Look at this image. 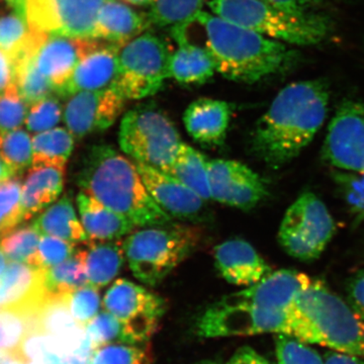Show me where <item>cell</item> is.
<instances>
[{"label": "cell", "mask_w": 364, "mask_h": 364, "mask_svg": "<svg viewBox=\"0 0 364 364\" xmlns=\"http://www.w3.org/2000/svg\"><path fill=\"white\" fill-rule=\"evenodd\" d=\"M329 90L318 80L286 86L258 119L251 134V151L273 169L293 161L310 145L328 114Z\"/></svg>", "instance_id": "cell-1"}, {"label": "cell", "mask_w": 364, "mask_h": 364, "mask_svg": "<svg viewBox=\"0 0 364 364\" xmlns=\"http://www.w3.org/2000/svg\"><path fill=\"white\" fill-rule=\"evenodd\" d=\"M83 193L138 227L159 226L172 218L151 198L135 163L112 146L95 145L83 157L77 174Z\"/></svg>", "instance_id": "cell-2"}, {"label": "cell", "mask_w": 364, "mask_h": 364, "mask_svg": "<svg viewBox=\"0 0 364 364\" xmlns=\"http://www.w3.org/2000/svg\"><path fill=\"white\" fill-rule=\"evenodd\" d=\"M195 21L205 28V47L217 71L230 80L254 83L286 70L294 52L284 43L202 11Z\"/></svg>", "instance_id": "cell-3"}, {"label": "cell", "mask_w": 364, "mask_h": 364, "mask_svg": "<svg viewBox=\"0 0 364 364\" xmlns=\"http://www.w3.org/2000/svg\"><path fill=\"white\" fill-rule=\"evenodd\" d=\"M289 335L364 358V321L318 279H313L294 301Z\"/></svg>", "instance_id": "cell-4"}, {"label": "cell", "mask_w": 364, "mask_h": 364, "mask_svg": "<svg viewBox=\"0 0 364 364\" xmlns=\"http://www.w3.org/2000/svg\"><path fill=\"white\" fill-rule=\"evenodd\" d=\"M200 238L202 232L193 226L170 223L151 226L129 234L124 254L136 279L154 287L193 253Z\"/></svg>", "instance_id": "cell-5"}, {"label": "cell", "mask_w": 364, "mask_h": 364, "mask_svg": "<svg viewBox=\"0 0 364 364\" xmlns=\"http://www.w3.org/2000/svg\"><path fill=\"white\" fill-rule=\"evenodd\" d=\"M208 6L223 20L284 44H318L329 32L324 18L291 16L263 0H212Z\"/></svg>", "instance_id": "cell-6"}, {"label": "cell", "mask_w": 364, "mask_h": 364, "mask_svg": "<svg viewBox=\"0 0 364 364\" xmlns=\"http://www.w3.org/2000/svg\"><path fill=\"white\" fill-rule=\"evenodd\" d=\"M119 143L134 161L165 172L183 142L169 117L154 102H148L124 114Z\"/></svg>", "instance_id": "cell-7"}, {"label": "cell", "mask_w": 364, "mask_h": 364, "mask_svg": "<svg viewBox=\"0 0 364 364\" xmlns=\"http://www.w3.org/2000/svg\"><path fill=\"white\" fill-rule=\"evenodd\" d=\"M172 51L168 44L152 33L124 44L119 53V71L114 85L127 100L152 97L170 77Z\"/></svg>", "instance_id": "cell-8"}, {"label": "cell", "mask_w": 364, "mask_h": 364, "mask_svg": "<svg viewBox=\"0 0 364 364\" xmlns=\"http://www.w3.org/2000/svg\"><path fill=\"white\" fill-rule=\"evenodd\" d=\"M336 226L329 210L315 193L306 191L284 215L279 242L291 257L304 262L318 259L334 237Z\"/></svg>", "instance_id": "cell-9"}, {"label": "cell", "mask_w": 364, "mask_h": 364, "mask_svg": "<svg viewBox=\"0 0 364 364\" xmlns=\"http://www.w3.org/2000/svg\"><path fill=\"white\" fill-rule=\"evenodd\" d=\"M291 312L263 310L225 296L203 312L196 323V332L203 338L252 336L274 333L289 334Z\"/></svg>", "instance_id": "cell-10"}, {"label": "cell", "mask_w": 364, "mask_h": 364, "mask_svg": "<svg viewBox=\"0 0 364 364\" xmlns=\"http://www.w3.org/2000/svg\"><path fill=\"white\" fill-rule=\"evenodd\" d=\"M102 305L121 322L131 344L148 341L166 310L161 296L124 279L116 280L107 289Z\"/></svg>", "instance_id": "cell-11"}, {"label": "cell", "mask_w": 364, "mask_h": 364, "mask_svg": "<svg viewBox=\"0 0 364 364\" xmlns=\"http://www.w3.org/2000/svg\"><path fill=\"white\" fill-rule=\"evenodd\" d=\"M105 0H25L28 26L49 36L95 38Z\"/></svg>", "instance_id": "cell-12"}, {"label": "cell", "mask_w": 364, "mask_h": 364, "mask_svg": "<svg viewBox=\"0 0 364 364\" xmlns=\"http://www.w3.org/2000/svg\"><path fill=\"white\" fill-rule=\"evenodd\" d=\"M323 157L339 171L364 172V105L353 100L340 105L328 127Z\"/></svg>", "instance_id": "cell-13"}, {"label": "cell", "mask_w": 364, "mask_h": 364, "mask_svg": "<svg viewBox=\"0 0 364 364\" xmlns=\"http://www.w3.org/2000/svg\"><path fill=\"white\" fill-rule=\"evenodd\" d=\"M126 100L116 85L71 95L64 111L67 130L76 139L107 130L124 111Z\"/></svg>", "instance_id": "cell-14"}, {"label": "cell", "mask_w": 364, "mask_h": 364, "mask_svg": "<svg viewBox=\"0 0 364 364\" xmlns=\"http://www.w3.org/2000/svg\"><path fill=\"white\" fill-rule=\"evenodd\" d=\"M212 200L240 208L252 210L268 195L267 182L247 165L235 160H208Z\"/></svg>", "instance_id": "cell-15"}, {"label": "cell", "mask_w": 364, "mask_h": 364, "mask_svg": "<svg viewBox=\"0 0 364 364\" xmlns=\"http://www.w3.org/2000/svg\"><path fill=\"white\" fill-rule=\"evenodd\" d=\"M135 164L151 198L170 217L184 221H202L205 200L193 189L161 170L142 163Z\"/></svg>", "instance_id": "cell-16"}, {"label": "cell", "mask_w": 364, "mask_h": 364, "mask_svg": "<svg viewBox=\"0 0 364 364\" xmlns=\"http://www.w3.org/2000/svg\"><path fill=\"white\" fill-rule=\"evenodd\" d=\"M312 280L306 273L280 269L268 273L253 286L230 294L227 298L263 310L289 313L299 294Z\"/></svg>", "instance_id": "cell-17"}, {"label": "cell", "mask_w": 364, "mask_h": 364, "mask_svg": "<svg viewBox=\"0 0 364 364\" xmlns=\"http://www.w3.org/2000/svg\"><path fill=\"white\" fill-rule=\"evenodd\" d=\"M95 38L49 36L38 51L37 65L51 81L55 93L63 87L86 55L100 45Z\"/></svg>", "instance_id": "cell-18"}, {"label": "cell", "mask_w": 364, "mask_h": 364, "mask_svg": "<svg viewBox=\"0 0 364 364\" xmlns=\"http://www.w3.org/2000/svg\"><path fill=\"white\" fill-rule=\"evenodd\" d=\"M121 48L122 46L112 43H100L95 50L81 60L71 77L56 95L69 97L80 91L100 90L114 85L119 71Z\"/></svg>", "instance_id": "cell-19"}, {"label": "cell", "mask_w": 364, "mask_h": 364, "mask_svg": "<svg viewBox=\"0 0 364 364\" xmlns=\"http://www.w3.org/2000/svg\"><path fill=\"white\" fill-rule=\"evenodd\" d=\"M214 254L220 274L234 286H253L272 272L267 261L244 239L223 242L215 248Z\"/></svg>", "instance_id": "cell-20"}, {"label": "cell", "mask_w": 364, "mask_h": 364, "mask_svg": "<svg viewBox=\"0 0 364 364\" xmlns=\"http://www.w3.org/2000/svg\"><path fill=\"white\" fill-rule=\"evenodd\" d=\"M231 116L232 107L227 102L203 97L188 105L183 122L193 140L213 147L224 144Z\"/></svg>", "instance_id": "cell-21"}, {"label": "cell", "mask_w": 364, "mask_h": 364, "mask_svg": "<svg viewBox=\"0 0 364 364\" xmlns=\"http://www.w3.org/2000/svg\"><path fill=\"white\" fill-rule=\"evenodd\" d=\"M189 25L171 28V35L178 48L172 52L169 75L184 85H203L217 71L212 54L202 46L188 40L186 30Z\"/></svg>", "instance_id": "cell-22"}, {"label": "cell", "mask_w": 364, "mask_h": 364, "mask_svg": "<svg viewBox=\"0 0 364 364\" xmlns=\"http://www.w3.org/2000/svg\"><path fill=\"white\" fill-rule=\"evenodd\" d=\"M45 269L28 263L11 262L0 277V308L38 306L46 294Z\"/></svg>", "instance_id": "cell-23"}, {"label": "cell", "mask_w": 364, "mask_h": 364, "mask_svg": "<svg viewBox=\"0 0 364 364\" xmlns=\"http://www.w3.org/2000/svg\"><path fill=\"white\" fill-rule=\"evenodd\" d=\"M149 26L147 14L138 13L117 0H105L98 13L95 38L123 47Z\"/></svg>", "instance_id": "cell-24"}, {"label": "cell", "mask_w": 364, "mask_h": 364, "mask_svg": "<svg viewBox=\"0 0 364 364\" xmlns=\"http://www.w3.org/2000/svg\"><path fill=\"white\" fill-rule=\"evenodd\" d=\"M81 224L90 241L119 240L135 225L112 208L81 191L76 198Z\"/></svg>", "instance_id": "cell-25"}, {"label": "cell", "mask_w": 364, "mask_h": 364, "mask_svg": "<svg viewBox=\"0 0 364 364\" xmlns=\"http://www.w3.org/2000/svg\"><path fill=\"white\" fill-rule=\"evenodd\" d=\"M64 186V169L59 167H33L21 188V214L23 221L54 203Z\"/></svg>", "instance_id": "cell-26"}, {"label": "cell", "mask_w": 364, "mask_h": 364, "mask_svg": "<svg viewBox=\"0 0 364 364\" xmlns=\"http://www.w3.org/2000/svg\"><path fill=\"white\" fill-rule=\"evenodd\" d=\"M85 252L88 284L102 289L119 274L126 254L124 242L91 241Z\"/></svg>", "instance_id": "cell-27"}, {"label": "cell", "mask_w": 364, "mask_h": 364, "mask_svg": "<svg viewBox=\"0 0 364 364\" xmlns=\"http://www.w3.org/2000/svg\"><path fill=\"white\" fill-rule=\"evenodd\" d=\"M33 227L41 236L58 237L74 244L90 240L78 220L70 198L67 196L39 215L33 221Z\"/></svg>", "instance_id": "cell-28"}, {"label": "cell", "mask_w": 364, "mask_h": 364, "mask_svg": "<svg viewBox=\"0 0 364 364\" xmlns=\"http://www.w3.org/2000/svg\"><path fill=\"white\" fill-rule=\"evenodd\" d=\"M40 305L0 308V350L4 355L18 356L26 335L37 326Z\"/></svg>", "instance_id": "cell-29"}, {"label": "cell", "mask_w": 364, "mask_h": 364, "mask_svg": "<svg viewBox=\"0 0 364 364\" xmlns=\"http://www.w3.org/2000/svg\"><path fill=\"white\" fill-rule=\"evenodd\" d=\"M208 159L200 151L182 143L174 161L165 173L178 179L205 200L212 198Z\"/></svg>", "instance_id": "cell-30"}, {"label": "cell", "mask_w": 364, "mask_h": 364, "mask_svg": "<svg viewBox=\"0 0 364 364\" xmlns=\"http://www.w3.org/2000/svg\"><path fill=\"white\" fill-rule=\"evenodd\" d=\"M37 54L38 52L26 53L13 62L14 83L28 105L37 104L55 92L51 81L37 65Z\"/></svg>", "instance_id": "cell-31"}, {"label": "cell", "mask_w": 364, "mask_h": 364, "mask_svg": "<svg viewBox=\"0 0 364 364\" xmlns=\"http://www.w3.org/2000/svg\"><path fill=\"white\" fill-rule=\"evenodd\" d=\"M74 148V136L63 128L42 132L33 139V166L65 169Z\"/></svg>", "instance_id": "cell-32"}, {"label": "cell", "mask_w": 364, "mask_h": 364, "mask_svg": "<svg viewBox=\"0 0 364 364\" xmlns=\"http://www.w3.org/2000/svg\"><path fill=\"white\" fill-rule=\"evenodd\" d=\"M46 293L70 294L88 284L85 252L78 251L56 267L45 269Z\"/></svg>", "instance_id": "cell-33"}, {"label": "cell", "mask_w": 364, "mask_h": 364, "mask_svg": "<svg viewBox=\"0 0 364 364\" xmlns=\"http://www.w3.org/2000/svg\"><path fill=\"white\" fill-rule=\"evenodd\" d=\"M203 0H153L147 14L150 25L176 28L191 25L202 13Z\"/></svg>", "instance_id": "cell-34"}, {"label": "cell", "mask_w": 364, "mask_h": 364, "mask_svg": "<svg viewBox=\"0 0 364 364\" xmlns=\"http://www.w3.org/2000/svg\"><path fill=\"white\" fill-rule=\"evenodd\" d=\"M18 356L26 364H65L54 340L38 326L26 335Z\"/></svg>", "instance_id": "cell-35"}, {"label": "cell", "mask_w": 364, "mask_h": 364, "mask_svg": "<svg viewBox=\"0 0 364 364\" xmlns=\"http://www.w3.org/2000/svg\"><path fill=\"white\" fill-rule=\"evenodd\" d=\"M0 157L13 168L14 173L23 172L33 165V143L26 131H0Z\"/></svg>", "instance_id": "cell-36"}, {"label": "cell", "mask_w": 364, "mask_h": 364, "mask_svg": "<svg viewBox=\"0 0 364 364\" xmlns=\"http://www.w3.org/2000/svg\"><path fill=\"white\" fill-rule=\"evenodd\" d=\"M31 33L25 16L18 11L0 16V50L11 60V63L26 47Z\"/></svg>", "instance_id": "cell-37"}, {"label": "cell", "mask_w": 364, "mask_h": 364, "mask_svg": "<svg viewBox=\"0 0 364 364\" xmlns=\"http://www.w3.org/2000/svg\"><path fill=\"white\" fill-rule=\"evenodd\" d=\"M40 236L33 225L18 228L1 239L0 249L11 262L31 264L39 247Z\"/></svg>", "instance_id": "cell-38"}, {"label": "cell", "mask_w": 364, "mask_h": 364, "mask_svg": "<svg viewBox=\"0 0 364 364\" xmlns=\"http://www.w3.org/2000/svg\"><path fill=\"white\" fill-rule=\"evenodd\" d=\"M88 364H152V358L138 344L112 343L95 349Z\"/></svg>", "instance_id": "cell-39"}, {"label": "cell", "mask_w": 364, "mask_h": 364, "mask_svg": "<svg viewBox=\"0 0 364 364\" xmlns=\"http://www.w3.org/2000/svg\"><path fill=\"white\" fill-rule=\"evenodd\" d=\"M21 186L18 179L0 183V237L6 236L23 222L21 214Z\"/></svg>", "instance_id": "cell-40"}, {"label": "cell", "mask_w": 364, "mask_h": 364, "mask_svg": "<svg viewBox=\"0 0 364 364\" xmlns=\"http://www.w3.org/2000/svg\"><path fill=\"white\" fill-rule=\"evenodd\" d=\"M275 350L279 364H324V356L303 340L277 334Z\"/></svg>", "instance_id": "cell-41"}, {"label": "cell", "mask_w": 364, "mask_h": 364, "mask_svg": "<svg viewBox=\"0 0 364 364\" xmlns=\"http://www.w3.org/2000/svg\"><path fill=\"white\" fill-rule=\"evenodd\" d=\"M85 331L93 350L107 344L129 343L121 322L107 311L97 314L85 326Z\"/></svg>", "instance_id": "cell-42"}, {"label": "cell", "mask_w": 364, "mask_h": 364, "mask_svg": "<svg viewBox=\"0 0 364 364\" xmlns=\"http://www.w3.org/2000/svg\"><path fill=\"white\" fill-rule=\"evenodd\" d=\"M75 253V245L72 242L44 235L41 236L39 247L31 265L48 269L64 262Z\"/></svg>", "instance_id": "cell-43"}, {"label": "cell", "mask_w": 364, "mask_h": 364, "mask_svg": "<svg viewBox=\"0 0 364 364\" xmlns=\"http://www.w3.org/2000/svg\"><path fill=\"white\" fill-rule=\"evenodd\" d=\"M26 114L28 105L13 82L0 95V131L6 133L18 130L26 121Z\"/></svg>", "instance_id": "cell-44"}, {"label": "cell", "mask_w": 364, "mask_h": 364, "mask_svg": "<svg viewBox=\"0 0 364 364\" xmlns=\"http://www.w3.org/2000/svg\"><path fill=\"white\" fill-rule=\"evenodd\" d=\"M61 114L62 107L58 97L50 95L32 105L26 117V128L32 133L52 130L59 123Z\"/></svg>", "instance_id": "cell-45"}, {"label": "cell", "mask_w": 364, "mask_h": 364, "mask_svg": "<svg viewBox=\"0 0 364 364\" xmlns=\"http://www.w3.org/2000/svg\"><path fill=\"white\" fill-rule=\"evenodd\" d=\"M72 317L79 325L85 326L97 315L100 306V293L97 287L86 284L76 289L69 296Z\"/></svg>", "instance_id": "cell-46"}, {"label": "cell", "mask_w": 364, "mask_h": 364, "mask_svg": "<svg viewBox=\"0 0 364 364\" xmlns=\"http://www.w3.org/2000/svg\"><path fill=\"white\" fill-rule=\"evenodd\" d=\"M334 178L354 214L364 220V172L352 173L336 170Z\"/></svg>", "instance_id": "cell-47"}, {"label": "cell", "mask_w": 364, "mask_h": 364, "mask_svg": "<svg viewBox=\"0 0 364 364\" xmlns=\"http://www.w3.org/2000/svg\"><path fill=\"white\" fill-rule=\"evenodd\" d=\"M347 303L364 321V269L359 270L347 286Z\"/></svg>", "instance_id": "cell-48"}, {"label": "cell", "mask_w": 364, "mask_h": 364, "mask_svg": "<svg viewBox=\"0 0 364 364\" xmlns=\"http://www.w3.org/2000/svg\"><path fill=\"white\" fill-rule=\"evenodd\" d=\"M282 13L294 16L309 14V9L317 6L320 0H263Z\"/></svg>", "instance_id": "cell-49"}, {"label": "cell", "mask_w": 364, "mask_h": 364, "mask_svg": "<svg viewBox=\"0 0 364 364\" xmlns=\"http://www.w3.org/2000/svg\"><path fill=\"white\" fill-rule=\"evenodd\" d=\"M226 364H270L267 359L261 356L253 348L248 346L241 347Z\"/></svg>", "instance_id": "cell-50"}, {"label": "cell", "mask_w": 364, "mask_h": 364, "mask_svg": "<svg viewBox=\"0 0 364 364\" xmlns=\"http://www.w3.org/2000/svg\"><path fill=\"white\" fill-rule=\"evenodd\" d=\"M14 82V66L11 60L0 50V95Z\"/></svg>", "instance_id": "cell-51"}, {"label": "cell", "mask_w": 364, "mask_h": 364, "mask_svg": "<svg viewBox=\"0 0 364 364\" xmlns=\"http://www.w3.org/2000/svg\"><path fill=\"white\" fill-rule=\"evenodd\" d=\"M324 364H364V358L330 350L325 353Z\"/></svg>", "instance_id": "cell-52"}, {"label": "cell", "mask_w": 364, "mask_h": 364, "mask_svg": "<svg viewBox=\"0 0 364 364\" xmlns=\"http://www.w3.org/2000/svg\"><path fill=\"white\" fill-rule=\"evenodd\" d=\"M14 176H16V173H14L13 168L0 157V183L9 181Z\"/></svg>", "instance_id": "cell-53"}, {"label": "cell", "mask_w": 364, "mask_h": 364, "mask_svg": "<svg viewBox=\"0 0 364 364\" xmlns=\"http://www.w3.org/2000/svg\"><path fill=\"white\" fill-rule=\"evenodd\" d=\"M0 1L6 2L7 6L13 11H18V14L25 16V0H0Z\"/></svg>", "instance_id": "cell-54"}, {"label": "cell", "mask_w": 364, "mask_h": 364, "mask_svg": "<svg viewBox=\"0 0 364 364\" xmlns=\"http://www.w3.org/2000/svg\"><path fill=\"white\" fill-rule=\"evenodd\" d=\"M0 364H26L18 356L16 355H4Z\"/></svg>", "instance_id": "cell-55"}, {"label": "cell", "mask_w": 364, "mask_h": 364, "mask_svg": "<svg viewBox=\"0 0 364 364\" xmlns=\"http://www.w3.org/2000/svg\"><path fill=\"white\" fill-rule=\"evenodd\" d=\"M124 1L128 2V4H133L136 6H151L153 0H124Z\"/></svg>", "instance_id": "cell-56"}, {"label": "cell", "mask_w": 364, "mask_h": 364, "mask_svg": "<svg viewBox=\"0 0 364 364\" xmlns=\"http://www.w3.org/2000/svg\"><path fill=\"white\" fill-rule=\"evenodd\" d=\"M6 268V256L4 255V251L0 249V277L4 272Z\"/></svg>", "instance_id": "cell-57"}, {"label": "cell", "mask_w": 364, "mask_h": 364, "mask_svg": "<svg viewBox=\"0 0 364 364\" xmlns=\"http://www.w3.org/2000/svg\"><path fill=\"white\" fill-rule=\"evenodd\" d=\"M193 364H221V363H218V361H214V360H203V361H200V363H193Z\"/></svg>", "instance_id": "cell-58"}, {"label": "cell", "mask_w": 364, "mask_h": 364, "mask_svg": "<svg viewBox=\"0 0 364 364\" xmlns=\"http://www.w3.org/2000/svg\"><path fill=\"white\" fill-rule=\"evenodd\" d=\"M4 354L2 353V351L0 350V360H1L2 358H4Z\"/></svg>", "instance_id": "cell-59"}]
</instances>
